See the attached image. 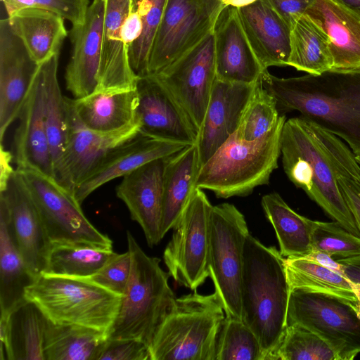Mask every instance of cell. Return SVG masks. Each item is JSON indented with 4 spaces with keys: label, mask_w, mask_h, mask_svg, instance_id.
Listing matches in <instances>:
<instances>
[{
    "label": "cell",
    "mask_w": 360,
    "mask_h": 360,
    "mask_svg": "<svg viewBox=\"0 0 360 360\" xmlns=\"http://www.w3.org/2000/svg\"><path fill=\"white\" fill-rule=\"evenodd\" d=\"M360 14V0H338Z\"/></svg>",
    "instance_id": "cell-53"
},
{
    "label": "cell",
    "mask_w": 360,
    "mask_h": 360,
    "mask_svg": "<svg viewBox=\"0 0 360 360\" xmlns=\"http://www.w3.org/2000/svg\"><path fill=\"white\" fill-rule=\"evenodd\" d=\"M127 240L131 273L108 339H134L150 347L176 297L169 285L170 276L161 268L160 259L147 255L129 231Z\"/></svg>",
    "instance_id": "cell-4"
},
{
    "label": "cell",
    "mask_w": 360,
    "mask_h": 360,
    "mask_svg": "<svg viewBox=\"0 0 360 360\" xmlns=\"http://www.w3.org/2000/svg\"><path fill=\"white\" fill-rule=\"evenodd\" d=\"M98 360H151L149 347L141 341L107 338Z\"/></svg>",
    "instance_id": "cell-45"
},
{
    "label": "cell",
    "mask_w": 360,
    "mask_h": 360,
    "mask_svg": "<svg viewBox=\"0 0 360 360\" xmlns=\"http://www.w3.org/2000/svg\"><path fill=\"white\" fill-rule=\"evenodd\" d=\"M131 269V257L127 250L115 254L94 276L89 278L94 283L120 296H123Z\"/></svg>",
    "instance_id": "cell-44"
},
{
    "label": "cell",
    "mask_w": 360,
    "mask_h": 360,
    "mask_svg": "<svg viewBox=\"0 0 360 360\" xmlns=\"http://www.w3.org/2000/svg\"><path fill=\"white\" fill-rule=\"evenodd\" d=\"M212 205L202 189L196 187L173 229L163 259L175 281L191 290L207 277L209 224Z\"/></svg>",
    "instance_id": "cell-12"
},
{
    "label": "cell",
    "mask_w": 360,
    "mask_h": 360,
    "mask_svg": "<svg viewBox=\"0 0 360 360\" xmlns=\"http://www.w3.org/2000/svg\"><path fill=\"white\" fill-rule=\"evenodd\" d=\"M68 112V135L61 160L53 178L72 195L77 186L116 146L140 131L136 125L113 134H101L85 127L78 120L65 97Z\"/></svg>",
    "instance_id": "cell-14"
},
{
    "label": "cell",
    "mask_w": 360,
    "mask_h": 360,
    "mask_svg": "<svg viewBox=\"0 0 360 360\" xmlns=\"http://www.w3.org/2000/svg\"><path fill=\"white\" fill-rule=\"evenodd\" d=\"M8 17L28 8H41L54 12L72 26L82 25L86 19L89 0H1Z\"/></svg>",
    "instance_id": "cell-43"
},
{
    "label": "cell",
    "mask_w": 360,
    "mask_h": 360,
    "mask_svg": "<svg viewBox=\"0 0 360 360\" xmlns=\"http://www.w3.org/2000/svg\"><path fill=\"white\" fill-rule=\"evenodd\" d=\"M37 65L12 31L8 18L0 21V138L18 119Z\"/></svg>",
    "instance_id": "cell-20"
},
{
    "label": "cell",
    "mask_w": 360,
    "mask_h": 360,
    "mask_svg": "<svg viewBox=\"0 0 360 360\" xmlns=\"http://www.w3.org/2000/svg\"><path fill=\"white\" fill-rule=\"evenodd\" d=\"M187 145L169 141L139 132L116 146L75 188L73 195L82 205L94 191L111 180L131 172L157 159L178 153Z\"/></svg>",
    "instance_id": "cell-17"
},
{
    "label": "cell",
    "mask_w": 360,
    "mask_h": 360,
    "mask_svg": "<svg viewBox=\"0 0 360 360\" xmlns=\"http://www.w3.org/2000/svg\"><path fill=\"white\" fill-rule=\"evenodd\" d=\"M136 91V120L141 132L187 146L197 143L198 131L156 75L139 77Z\"/></svg>",
    "instance_id": "cell-15"
},
{
    "label": "cell",
    "mask_w": 360,
    "mask_h": 360,
    "mask_svg": "<svg viewBox=\"0 0 360 360\" xmlns=\"http://www.w3.org/2000/svg\"><path fill=\"white\" fill-rule=\"evenodd\" d=\"M281 155L290 181L344 229L360 237L337 181L338 170L356 162L353 152L337 136L300 116L283 125Z\"/></svg>",
    "instance_id": "cell-1"
},
{
    "label": "cell",
    "mask_w": 360,
    "mask_h": 360,
    "mask_svg": "<svg viewBox=\"0 0 360 360\" xmlns=\"http://www.w3.org/2000/svg\"><path fill=\"white\" fill-rule=\"evenodd\" d=\"M281 115L275 98L263 87L259 79L255 84L236 134L241 140L255 141L273 129L280 121Z\"/></svg>",
    "instance_id": "cell-39"
},
{
    "label": "cell",
    "mask_w": 360,
    "mask_h": 360,
    "mask_svg": "<svg viewBox=\"0 0 360 360\" xmlns=\"http://www.w3.org/2000/svg\"><path fill=\"white\" fill-rule=\"evenodd\" d=\"M155 75L172 93L199 132L217 79L213 32Z\"/></svg>",
    "instance_id": "cell-13"
},
{
    "label": "cell",
    "mask_w": 360,
    "mask_h": 360,
    "mask_svg": "<svg viewBox=\"0 0 360 360\" xmlns=\"http://www.w3.org/2000/svg\"><path fill=\"white\" fill-rule=\"evenodd\" d=\"M142 25L140 12L136 8L132 10L124 20L122 28V39L128 48L139 37Z\"/></svg>",
    "instance_id": "cell-48"
},
{
    "label": "cell",
    "mask_w": 360,
    "mask_h": 360,
    "mask_svg": "<svg viewBox=\"0 0 360 360\" xmlns=\"http://www.w3.org/2000/svg\"><path fill=\"white\" fill-rule=\"evenodd\" d=\"M107 335L76 325L58 324L47 319L44 360H98Z\"/></svg>",
    "instance_id": "cell-35"
},
{
    "label": "cell",
    "mask_w": 360,
    "mask_h": 360,
    "mask_svg": "<svg viewBox=\"0 0 360 360\" xmlns=\"http://www.w3.org/2000/svg\"><path fill=\"white\" fill-rule=\"evenodd\" d=\"M256 1L257 0H221L225 6H233L237 8L248 6Z\"/></svg>",
    "instance_id": "cell-52"
},
{
    "label": "cell",
    "mask_w": 360,
    "mask_h": 360,
    "mask_svg": "<svg viewBox=\"0 0 360 360\" xmlns=\"http://www.w3.org/2000/svg\"><path fill=\"white\" fill-rule=\"evenodd\" d=\"M341 264L345 276L354 285L360 284V256L336 260Z\"/></svg>",
    "instance_id": "cell-49"
},
{
    "label": "cell",
    "mask_w": 360,
    "mask_h": 360,
    "mask_svg": "<svg viewBox=\"0 0 360 360\" xmlns=\"http://www.w3.org/2000/svg\"><path fill=\"white\" fill-rule=\"evenodd\" d=\"M60 53L39 64L43 77V106L51 150L53 172L58 166L68 135V112L65 98L58 78Z\"/></svg>",
    "instance_id": "cell-36"
},
{
    "label": "cell",
    "mask_w": 360,
    "mask_h": 360,
    "mask_svg": "<svg viewBox=\"0 0 360 360\" xmlns=\"http://www.w3.org/2000/svg\"><path fill=\"white\" fill-rule=\"evenodd\" d=\"M215 360H264V356L257 336L245 322L226 316L217 336Z\"/></svg>",
    "instance_id": "cell-38"
},
{
    "label": "cell",
    "mask_w": 360,
    "mask_h": 360,
    "mask_svg": "<svg viewBox=\"0 0 360 360\" xmlns=\"http://www.w3.org/2000/svg\"><path fill=\"white\" fill-rule=\"evenodd\" d=\"M38 209L51 243L112 249V241L86 217L74 195L56 180L38 170L16 169Z\"/></svg>",
    "instance_id": "cell-9"
},
{
    "label": "cell",
    "mask_w": 360,
    "mask_h": 360,
    "mask_svg": "<svg viewBox=\"0 0 360 360\" xmlns=\"http://www.w3.org/2000/svg\"><path fill=\"white\" fill-rule=\"evenodd\" d=\"M34 280L15 243L6 203L0 198L1 318L27 300L25 290Z\"/></svg>",
    "instance_id": "cell-31"
},
{
    "label": "cell",
    "mask_w": 360,
    "mask_h": 360,
    "mask_svg": "<svg viewBox=\"0 0 360 360\" xmlns=\"http://www.w3.org/2000/svg\"><path fill=\"white\" fill-rule=\"evenodd\" d=\"M305 14L329 37L333 58L331 70L360 71V14L338 0H315Z\"/></svg>",
    "instance_id": "cell-25"
},
{
    "label": "cell",
    "mask_w": 360,
    "mask_h": 360,
    "mask_svg": "<svg viewBox=\"0 0 360 360\" xmlns=\"http://www.w3.org/2000/svg\"><path fill=\"white\" fill-rule=\"evenodd\" d=\"M255 83L216 79L196 143L200 167L236 132Z\"/></svg>",
    "instance_id": "cell-19"
},
{
    "label": "cell",
    "mask_w": 360,
    "mask_h": 360,
    "mask_svg": "<svg viewBox=\"0 0 360 360\" xmlns=\"http://www.w3.org/2000/svg\"><path fill=\"white\" fill-rule=\"evenodd\" d=\"M12 159L13 155L4 149L3 143H1L0 191L5 189L11 176L15 171L11 166Z\"/></svg>",
    "instance_id": "cell-51"
},
{
    "label": "cell",
    "mask_w": 360,
    "mask_h": 360,
    "mask_svg": "<svg viewBox=\"0 0 360 360\" xmlns=\"http://www.w3.org/2000/svg\"><path fill=\"white\" fill-rule=\"evenodd\" d=\"M78 120L87 129L101 134H113L139 125L138 94L132 90L95 91L79 98L67 97Z\"/></svg>",
    "instance_id": "cell-27"
},
{
    "label": "cell",
    "mask_w": 360,
    "mask_h": 360,
    "mask_svg": "<svg viewBox=\"0 0 360 360\" xmlns=\"http://www.w3.org/2000/svg\"><path fill=\"white\" fill-rule=\"evenodd\" d=\"M303 257L316 262L345 276L341 264L326 252L312 251L309 255Z\"/></svg>",
    "instance_id": "cell-50"
},
{
    "label": "cell",
    "mask_w": 360,
    "mask_h": 360,
    "mask_svg": "<svg viewBox=\"0 0 360 360\" xmlns=\"http://www.w3.org/2000/svg\"><path fill=\"white\" fill-rule=\"evenodd\" d=\"M225 317L215 292L176 297L149 347L151 360H215L217 336Z\"/></svg>",
    "instance_id": "cell-6"
},
{
    "label": "cell",
    "mask_w": 360,
    "mask_h": 360,
    "mask_svg": "<svg viewBox=\"0 0 360 360\" xmlns=\"http://www.w3.org/2000/svg\"><path fill=\"white\" fill-rule=\"evenodd\" d=\"M46 321L37 305L27 300L6 318H1V359L44 360Z\"/></svg>",
    "instance_id": "cell-28"
},
{
    "label": "cell",
    "mask_w": 360,
    "mask_h": 360,
    "mask_svg": "<svg viewBox=\"0 0 360 360\" xmlns=\"http://www.w3.org/2000/svg\"><path fill=\"white\" fill-rule=\"evenodd\" d=\"M355 158L358 164L360 165V154L355 155Z\"/></svg>",
    "instance_id": "cell-54"
},
{
    "label": "cell",
    "mask_w": 360,
    "mask_h": 360,
    "mask_svg": "<svg viewBox=\"0 0 360 360\" xmlns=\"http://www.w3.org/2000/svg\"><path fill=\"white\" fill-rule=\"evenodd\" d=\"M290 292L285 257L249 233L241 279L243 321L257 336L264 360H275L286 329Z\"/></svg>",
    "instance_id": "cell-3"
},
{
    "label": "cell",
    "mask_w": 360,
    "mask_h": 360,
    "mask_svg": "<svg viewBox=\"0 0 360 360\" xmlns=\"http://www.w3.org/2000/svg\"><path fill=\"white\" fill-rule=\"evenodd\" d=\"M132 1H133V4H134V9H136V4H137V1H138V0H132Z\"/></svg>",
    "instance_id": "cell-55"
},
{
    "label": "cell",
    "mask_w": 360,
    "mask_h": 360,
    "mask_svg": "<svg viewBox=\"0 0 360 360\" xmlns=\"http://www.w3.org/2000/svg\"><path fill=\"white\" fill-rule=\"evenodd\" d=\"M311 238L312 251L326 252L335 260L360 256V237L337 221L314 220Z\"/></svg>",
    "instance_id": "cell-42"
},
{
    "label": "cell",
    "mask_w": 360,
    "mask_h": 360,
    "mask_svg": "<svg viewBox=\"0 0 360 360\" xmlns=\"http://www.w3.org/2000/svg\"><path fill=\"white\" fill-rule=\"evenodd\" d=\"M217 79L253 84L264 70L243 28L237 8L224 6L213 30Z\"/></svg>",
    "instance_id": "cell-22"
},
{
    "label": "cell",
    "mask_w": 360,
    "mask_h": 360,
    "mask_svg": "<svg viewBox=\"0 0 360 360\" xmlns=\"http://www.w3.org/2000/svg\"><path fill=\"white\" fill-rule=\"evenodd\" d=\"M166 0H138L136 9L142 18L139 37L129 46L131 67L138 77L148 75L149 56L157 34Z\"/></svg>",
    "instance_id": "cell-40"
},
{
    "label": "cell",
    "mask_w": 360,
    "mask_h": 360,
    "mask_svg": "<svg viewBox=\"0 0 360 360\" xmlns=\"http://www.w3.org/2000/svg\"><path fill=\"white\" fill-rule=\"evenodd\" d=\"M275 360H338L331 348L311 331L297 325L286 327Z\"/></svg>",
    "instance_id": "cell-41"
},
{
    "label": "cell",
    "mask_w": 360,
    "mask_h": 360,
    "mask_svg": "<svg viewBox=\"0 0 360 360\" xmlns=\"http://www.w3.org/2000/svg\"><path fill=\"white\" fill-rule=\"evenodd\" d=\"M104 13L105 0H93L84 22L68 32L72 50L65 80L75 98L94 93L98 86Z\"/></svg>",
    "instance_id": "cell-21"
},
{
    "label": "cell",
    "mask_w": 360,
    "mask_h": 360,
    "mask_svg": "<svg viewBox=\"0 0 360 360\" xmlns=\"http://www.w3.org/2000/svg\"><path fill=\"white\" fill-rule=\"evenodd\" d=\"M302 326L319 336L338 360L360 353V317L354 304L338 297L295 289L290 291L286 327Z\"/></svg>",
    "instance_id": "cell-10"
},
{
    "label": "cell",
    "mask_w": 360,
    "mask_h": 360,
    "mask_svg": "<svg viewBox=\"0 0 360 360\" xmlns=\"http://www.w3.org/2000/svg\"><path fill=\"white\" fill-rule=\"evenodd\" d=\"M200 169L197 144L170 156L163 176L161 234L174 227L196 188Z\"/></svg>",
    "instance_id": "cell-30"
},
{
    "label": "cell",
    "mask_w": 360,
    "mask_h": 360,
    "mask_svg": "<svg viewBox=\"0 0 360 360\" xmlns=\"http://www.w3.org/2000/svg\"><path fill=\"white\" fill-rule=\"evenodd\" d=\"M25 297L54 323L92 328L108 338L122 296L89 278L41 274L26 288Z\"/></svg>",
    "instance_id": "cell-7"
},
{
    "label": "cell",
    "mask_w": 360,
    "mask_h": 360,
    "mask_svg": "<svg viewBox=\"0 0 360 360\" xmlns=\"http://www.w3.org/2000/svg\"><path fill=\"white\" fill-rule=\"evenodd\" d=\"M169 157L148 162L124 175L116 188L117 196L125 203L131 219L142 228L150 248L162 238L163 176Z\"/></svg>",
    "instance_id": "cell-18"
},
{
    "label": "cell",
    "mask_w": 360,
    "mask_h": 360,
    "mask_svg": "<svg viewBox=\"0 0 360 360\" xmlns=\"http://www.w3.org/2000/svg\"><path fill=\"white\" fill-rule=\"evenodd\" d=\"M221 0H166L150 51L148 75H156L213 32Z\"/></svg>",
    "instance_id": "cell-11"
},
{
    "label": "cell",
    "mask_w": 360,
    "mask_h": 360,
    "mask_svg": "<svg viewBox=\"0 0 360 360\" xmlns=\"http://www.w3.org/2000/svg\"><path fill=\"white\" fill-rule=\"evenodd\" d=\"M288 65L314 75L333 68L329 37L322 27L307 14L300 17L291 29Z\"/></svg>",
    "instance_id": "cell-34"
},
{
    "label": "cell",
    "mask_w": 360,
    "mask_h": 360,
    "mask_svg": "<svg viewBox=\"0 0 360 360\" xmlns=\"http://www.w3.org/2000/svg\"><path fill=\"white\" fill-rule=\"evenodd\" d=\"M248 40L264 70L287 66L290 54V28L267 0L238 8Z\"/></svg>",
    "instance_id": "cell-26"
},
{
    "label": "cell",
    "mask_w": 360,
    "mask_h": 360,
    "mask_svg": "<svg viewBox=\"0 0 360 360\" xmlns=\"http://www.w3.org/2000/svg\"><path fill=\"white\" fill-rule=\"evenodd\" d=\"M271 6L290 28L305 14L315 0H267Z\"/></svg>",
    "instance_id": "cell-47"
},
{
    "label": "cell",
    "mask_w": 360,
    "mask_h": 360,
    "mask_svg": "<svg viewBox=\"0 0 360 360\" xmlns=\"http://www.w3.org/2000/svg\"><path fill=\"white\" fill-rule=\"evenodd\" d=\"M8 19L12 31L37 65L60 53L68 35L65 19L50 11L28 8L15 13Z\"/></svg>",
    "instance_id": "cell-29"
},
{
    "label": "cell",
    "mask_w": 360,
    "mask_h": 360,
    "mask_svg": "<svg viewBox=\"0 0 360 360\" xmlns=\"http://www.w3.org/2000/svg\"><path fill=\"white\" fill-rule=\"evenodd\" d=\"M285 121L282 115L273 129L255 141L232 134L201 166L196 187L210 191L217 198H229L248 195L256 187L268 184L278 167Z\"/></svg>",
    "instance_id": "cell-5"
},
{
    "label": "cell",
    "mask_w": 360,
    "mask_h": 360,
    "mask_svg": "<svg viewBox=\"0 0 360 360\" xmlns=\"http://www.w3.org/2000/svg\"><path fill=\"white\" fill-rule=\"evenodd\" d=\"M261 204L284 257H303L312 252L314 220L295 212L277 193L264 195Z\"/></svg>",
    "instance_id": "cell-33"
},
{
    "label": "cell",
    "mask_w": 360,
    "mask_h": 360,
    "mask_svg": "<svg viewBox=\"0 0 360 360\" xmlns=\"http://www.w3.org/2000/svg\"><path fill=\"white\" fill-rule=\"evenodd\" d=\"M132 10V0H105L101 65L96 91L113 92L136 88L139 77L131 67L129 48L122 36L124 21Z\"/></svg>",
    "instance_id": "cell-24"
},
{
    "label": "cell",
    "mask_w": 360,
    "mask_h": 360,
    "mask_svg": "<svg viewBox=\"0 0 360 360\" xmlns=\"http://www.w3.org/2000/svg\"><path fill=\"white\" fill-rule=\"evenodd\" d=\"M0 198L6 203L19 251L36 279L44 271L51 243L38 209L17 169L11 176L6 188L0 191Z\"/></svg>",
    "instance_id": "cell-16"
},
{
    "label": "cell",
    "mask_w": 360,
    "mask_h": 360,
    "mask_svg": "<svg viewBox=\"0 0 360 360\" xmlns=\"http://www.w3.org/2000/svg\"><path fill=\"white\" fill-rule=\"evenodd\" d=\"M243 214L230 203L212 205L207 266L226 316L243 320L241 279L244 246L249 234Z\"/></svg>",
    "instance_id": "cell-8"
},
{
    "label": "cell",
    "mask_w": 360,
    "mask_h": 360,
    "mask_svg": "<svg viewBox=\"0 0 360 360\" xmlns=\"http://www.w3.org/2000/svg\"><path fill=\"white\" fill-rule=\"evenodd\" d=\"M290 291L300 289L333 296L354 304L360 317V284L304 257L285 258Z\"/></svg>",
    "instance_id": "cell-32"
},
{
    "label": "cell",
    "mask_w": 360,
    "mask_h": 360,
    "mask_svg": "<svg viewBox=\"0 0 360 360\" xmlns=\"http://www.w3.org/2000/svg\"><path fill=\"white\" fill-rule=\"evenodd\" d=\"M13 139L17 169L30 168L53 177V163L43 106V77L38 65L18 115Z\"/></svg>",
    "instance_id": "cell-23"
},
{
    "label": "cell",
    "mask_w": 360,
    "mask_h": 360,
    "mask_svg": "<svg viewBox=\"0 0 360 360\" xmlns=\"http://www.w3.org/2000/svg\"><path fill=\"white\" fill-rule=\"evenodd\" d=\"M337 181L360 231V165L355 163L340 169L338 172Z\"/></svg>",
    "instance_id": "cell-46"
},
{
    "label": "cell",
    "mask_w": 360,
    "mask_h": 360,
    "mask_svg": "<svg viewBox=\"0 0 360 360\" xmlns=\"http://www.w3.org/2000/svg\"><path fill=\"white\" fill-rule=\"evenodd\" d=\"M115 254L112 249L94 246L51 243L42 274L89 278Z\"/></svg>",
    "instance_id": "cell-37"
},
{
    "label": "cell",
    "mask_w": 360,
    "mask_h": 360,
    "mask_svg": "<svg viewBox=\"0 0 360 360\" xmlns=\"http://www.w3.org/2000/svg\"><path fill=\"white\" fill-rule=\"evenodd\" d=\"M259 79L280 114L299 111L303 119L344 139L355 155L360 154V71L281 78L265 70Z\"/></svg>",
    "instance_id": "cell-2"
}]
</instances>
